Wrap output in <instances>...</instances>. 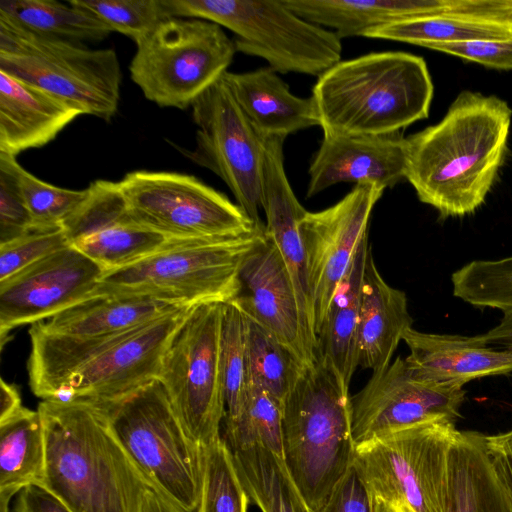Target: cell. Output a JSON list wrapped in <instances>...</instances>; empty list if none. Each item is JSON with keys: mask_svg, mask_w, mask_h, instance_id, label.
Returning a JSON list of instances; mask_svg holds the SVG:
<instances>
[{"mask_svg": "<svg viewBox=\"0 0 512 512\" xmlns=\"http://www.w3.org/2000/svg\"><path fill=\"white\" fill-rule=\"evenodd\" d=\"M512 110L496 96L458 94L444 118L405 138V179L441 217L480 207L503 163Z\"/></svg>", "mask_w": 512, "mask_h": 512, "instance_id": "1", "label": "cell"}, {"mask_svg": "<svg viewBox=\"0 0 512 512\" xmlns=\"http://www.w3.org/2000/svg\"><path fill=\"white\" fill-rule=\"evenodd\" d=\"M46 488L73 512H142L148 483L105 411L81 400H42Z\"/></svg>", "mask_w": 512, "mask_h": 512, "instance_id": "2", "label": "cell"}, {"mask_svg": "<svg viewBox=\"0 0 512 512\" xmlns=\"http://www.w3.org/2000/svg\"><path fill=\"white\" fill-rule=\"evenodd\" d=\"M311 97L324 135H387L428 117L433 83L422 57L374 52L329 68Z\"/></svg>", "mask_w": 512, "mask_h": 512, "instance_id": "3", "label": "cell"}, {"mask_svg": "<svg viewBox=\"0 0 512 512\" xmlns=\"http://www.w3.org/2000/svg\"><path fill=\"white\" fill-rule=\"evenodd\" d=\"M349 385L315 349L282 405L283 460L314 512L354 462Z\"/></svg>", "mask_w": 512, "mask_h": 512, "instance_id": "4", "label": "cell"}, {"mask_svg": "<svg viewBox=\"0 0 512 512\" xmlns=\"http://www.w3.org/2000/svg\"><path fill=\"white\" fill-rule=\"evenodd\" d=\"M264 239V228L229 238L186 239L133 265L105 271L91 295L150 296L184 306L227 303L240 292L245 258Z\"/></svg>", "mask_w": 512, "mask_h": 512, "instance_id": "5", "label": "cell"}, {"mask_svg": "<svg viewBox=\"0 0 512 512\" xmlns=\"http://www.w3.org/2000/svg\"><path fill=\"white\" fill-rule=\"evenodd\" d=\"M98 406L149 487L184 511L197 512L204 449L184 430L161 382Z\"/></svg>", "mask_w": 512, "mask_h": 512, "instance_id": "6", "label": "cell"}, {"mask_svg": "<svg viewBox=\"0 0 512 512\" xmlns=\"http://www.w3.org/2000/svg\"><path fill=\"white\" fill-rule=\"evenodd\" d=\"M168 17L207 20L233 35L236 52L264 59L275 72L320 76L341 61L337 34L290 10L283 0H162Z\"/></svg>", "mask_w": 512, "mask_h": 512, "instance_id": "7", "label": "cell"}, {"mask_svg": "<svg viewBox=\"0 0 512 512\" xmlns=\"http://www.w3.org/2000/svg\"><path fill=\"white\" fill-rule=\"evenodd\" d=\"M0 71L41 89L81 114L110 120L122 72L114 49L39 35L0 18Z\"/></svg>", "mask_w": 512, "mask_h": 512, "instance_id": "8", "label": "cell"}, {"mask_svg": "<svg viewBox=\"0 0 512 512\" xmlns=\"http://www.w3.org/2000/svg\"><path fill=\"white\" fill-rule=\"evenodd\" d=\"M459 434L456 422L420 423L357 446L353 464L374 499L403 512H446Z\"/></svg>", "mask_w": 512, "mask_h": 512, "instance_id": "9", "label": "cell"}, {"mask_svg": "<svg viewBox=\"0 0 512 512\" xmlns=\"http://www.w3.org/2000/svg\"><path fill=\"white\" fill-rule=\"evenodd\" d=\"M132 81L160 107L186 109L230 66L235 45L216 23L167 17L136 43Z\"/></svg>", "mask_w": 512, "mask_h": 512, "instance_id": "10", "label": "cell"}, {"mask_svg": "<svg viewBox=\"0 0 512 512\" xmlns=\"http://www.w3.org/2000/svg\"><path fill=\"white\" fill-rule=\"evenodd\" d=\"M224 303L193 306L172 337L158 380L188 436L202 447L221 438L225 402L220 362Z\"/></svg>", "mask_w": 512, "mask_h": 512, "instance_id": "11", "label": "cell"}, {"mask_svg": "<svg viewBox=\"0 0 512 512\" xmlns=\"http://www.w3.org/2000/svg\"><path fill=\"white\" fill-rule=\"evenodd\" d=\"M118 185L131 217L170 238H229L265 227H258L238 204L191 175L134 171Z\"/></svg>", "mask_w": 512, "mask_h": 512, "instance_id": "12", "label": "cell"}, {"mask_svg": "<svg viewBox=\"0 0 512 512\" xmlns=\"http://www.w3.org/2000/svg\"><path fill=\"white\" fill-rule=\"evenodd\" d=\"M191 107L197 126L196 146L187 155L220 177L251 220L264 227L259 209L265 139L254 129L223 76Z\"/></svg>", "mask_w": 512, "mask_h": 512, "instance_id": "13", "label": "cell"}, {"mask_svg": "<svg viewBox=\"0 0 512 512\" xmlns=\"http://www.w3.org/2000/svg\"><path fill=\"white\" fill-rule=\"evenodd\" d=\"M463 387L418 377L397 357L374 372L351 397V433L355 448L375 438L431 421L456 422L465 400Z\"/></svg>", "mask_w": 512, "mask_h": 512, "instance_id": "14", "label": "cell"}, {"mask_svg": "<svg viewBox=\"0 0 512 512\" xmlns=\"http://www.w3.org/2000/svg\"><path fill=\"white\" fill-rule=\"evenodd\" d=\"M384 190L379 185H355L333 206L307 211L301 220L315 338L358 246L368 235L373 208Z\"/></svg>", "mask_w": 512, "mask_h": 512, "instance_id": "15", "label": "cell"}, {"mask_svg": "<svg viewBox=\"0 0 512 512\" xmlns=\"http://www.w3.org/2000/svg\"><path fill=\"white\" fill-rule=\"evenodd\" d=\"M103 273L70 245L0 281L1 346L12 329L49 319L89 297Z\"/></svg>", "mask_w": 512, "mask_h": 512, "instance_id": "16", "label": "cell"}, {"mask_svg": "<svg viewBox=\"0 0 512 512\" xmlns=\"http://www.w3.org/2000/svg\"><path fill=\"white\" fill-rule=\"evenodd\" d=\"M192 307L145 324L83 366L71 377L58 400L100 405L124 398L158 380L166 349Z\"/></svg>", "mask_w": 512, "mask_h": 512, "instance_id": "17", "label": "cell"}, {"mask_svg": "<svg viewBox=\"0 0 512 512\" xmlns=\"http://www.w3.org/2000/svg\"><path fill=\"white\" fill-rule=\"evenodd\" d=\"M239 279L241 289L232 302L273 334L301 364L311 362L315 349L306 337L290 274L266 236L245 258Z\"/></svg>", "mask_w": 512, "mask_h": 512, "instance_id": "18", "label": "cell"}, {"mask_svg": "<svg viewBox=\"0 0 512 512\" xmlns=\"http://www.w3.org/2000/svg\"><path fill=\"white\" fill-rule=\"evenodd\" d=\"M284 136L265 139L261 207L265 236L278 249L293 283L306 337L316 349L307 273V260L300 223L306 210L289 183L284 167Z\"/></svg>", "mask_w": 512, "mask_h": 512, "instance_id": "19", "label": "cell"}, {"mask_svg": "<svg viewBox=\"0 0 512 512\" xmlns=\"http://www.w3.org/2000/svg\"><path fill=\"white\" fill-rule=\"evenodd\" d=\"M307 197L338 183L395 186L405 178L402 132L377 136L324 135L309 170Z\"/></svg>", "mask_w": 512, "mask_h": 512, "instance_id": "20", "label": "cell"}, {"mask_svg": "<svg viewBox=\"0 0 512 512\" xmlns=\"http://www.w3.org/2000/svg\"><path fill=\"white\" fill-rule=\"evenodd\" d=\"M405 358L420 378L464 387L470 381L512 373V351L486 345L480 335L426 333L409 328L402 339Z\"/></svg>", "mask_w": 512, "mask_h": 512, "instance_id": "21", "label": "cell"}, {"mask_svg": "<svg viewBox=\"0 0 512 512\" xmlns=\"http://www.w3.org/2000/svg\"><path fill=\"white\" fill-rule=\"evenodd\" d=\"M303 19L334 31L340 39L393 23L462 15L466 0H283Z\"/></svg>", "mask_w": 512, "mask_h": 512, "instance_id": "22", "label": "cell"}, {"mask_svg": "<svg viewBox=\"0 0 512 512\" xmlns=\"http://www.w3.org/2000/svg\"><path fill=\"white\" fill-rule=\"evenodd\" d=\"M81 112L0 71V152L12 156L51 142Z\"/></svg>", "mask_w": 512, "mask_h": 512, "instance_id": "23", "label": "cell"}, {"mask_svg": "<svg viewBox=\"0 0 512 512\" xmlns=\"http://www.w3.org/2000/svg\"><path fill=\"white\" fill-rule=\"evenodd\" d=\"M412 323L406 294L383 279L369 247L361 290L358 366L373 373L386 368Z\"/></svg>", "mask_w": 512, "mask_h": 512, "instance_id": "24", "label": "cell"}, {"mask_svg": "<svg viewBox=\"0 0 512 512\" xmlns=\"http://www.w3.org/2000/svg\"><path fill=\"white\" fill-rule=\"evenodd\" d=\"M238 105L266 139L320 126L312 97L291 93L289 86L270 67L223 75Z\"/></svg>", "mask_w": 512, "mask_h": 512, "instance_id": "25", "label": "cell"}, {"mask_svg": "<svg viewBox=\"0 0 512 512\" xmlns=\"http://www.w3.org/2000/svg\"><path fill=\"white\" fill-rule=\"evenodd\" d=\"M184 307L150 296L91 295L39 323L51 333L101 336L134 329Z\"/></svg>", "mask_w": 512, "mask_h": 512, "instance_id": "26", "label": "cell"}, {"mask_svg": "<svg viewBox=\"0 0 512 512\" xmlns=\"http://www.w3.org/2000/svg\"><path fill=\"white\" fill-rule=\"evenodd\" d=\"M484 434L460 431L450 452L446 512H512L485 451Z\"/></svg>", "mask_w": 512, "mask_h": 512, "instance_id": "27", "label": "cell"}, {"mask_svg": "<svg viewBox=\"0 0 512 512\" xmlns=\"http://www.w3.org/2000/svg\"><path fill=\"white\" fill-rule=\"evenodd\" d=\"M368 235L358 246L316 336V349L350 385L358 367V324Z\"/></svg>", "mask_w": 512, "mask_h": 512, "instance_id": "28", "label": "cell"}, {"mask_svg": "<svg viewBox=\"0 0 512 512\" xmlns=\"http://www.w3.org/2000/svg\"><path fill=\"white\" fill-rule=\"evenodd\" d=\"M46 448L39 412L23 407L0 423V491L19 492L40 485L45 472Z\"/></svg>", "mask_w": 512, "mask_h": 512, "instance_id": "29", "label": "cell"}, {"mask_svg": "<svg viewBox=\"0 0 512 512\" xmlns=\"http://www.w3.org/2000/svg\"><path fill=\"white\" fill-rule=\"evenodd\" d=\"M232 454L249 499L262 512H314L297 489L281 456L261 445Z\"/></svg>", "mask_w": 512, "mask_h": 512, "instance_id": "30", "label": "cell"}, {"mask_svg": "<svg viewBox=\"0 0 512 512\" xmlns=\"http://www.w3.org/2000/svg\"><path fill=\"white\" fill-rule=\"evenodd\" d=\"M186 239L167 237L136 222L130 215L75 241L72 246L105 271L124 268L169 249Z\"/></svg>", "mask_w": 512, "mask_h": 512, "instance_id": "31", "label": "cell"}, {"mask_svg": "<svg viewBox=\"0 0 512 512\" xmlns=\"http://www.w3.org/2000/svg\"><path fill=\"white\" fill-rule=\"evenodd\" d=\"M0 18L30 32L74 42L101 41L111 30L88 11L53 0H1Z\"/></svg>", "mask_w": 512, "mask_h": 512, "instance_id": "32", "label": "cell"}, {"mask_svg": "<svg viewBox=\"0 0 512 512\" xmlns=\"http://www.w3.org/2000/svg\"><path fill=\"white\" fill-rule=\"evenodd\" d=\"M364 37L405 42L424 47L429 43L512 39V22L443 15L393 23L372 29Z\"/></svg>", "mask_w": 512, "mask_h": 512, "instance_id": "33", "label": "cell"}, {"mask_svg": "<svg viewBox=\"0 0 512 512\" xmlns=\"http://www.w3.org/2000/svg\"><path fill=\"white\" fill-rule=\"evenodd\" d=\"M245 320L250 380L282 407L303 364L264 327L246 315Z\"/></svg>", "mask_w": 512, "mask_h": 512, "instance_id": "34", "label": "cell"}, {"mask_svg": "<svg viewBox=\"0 0 512 512\" xmlns=\"http://www.w3.org/2000/svg\"><path fill=\"white\" fill-rule=\"evenodd\" d=\"M220 362L227 426L239 418L250 384L245 315L232 301L223 308Z\"/></svg>", "mask_w": 512, "mask_h": 512, "instance_id": "35", "label": "cell"}, {"mask_svg": "<svg viewBox=\"0 0 512 512\" xmlns=\"http://www.w3.org/2000/svg\"><path fill=\"white\" fill-rule=\"evenodd\" d=\"M231 452L261 445L283 458L282 407L250 380L239 418L225 426L222 438Z\"/></svg>", "mask_w": 512, "mask_h": 512, "instance_id": "36", "label": "cell"}, {"mask_svg": "<svg viewBox=\"0 0 512 512\" xmlns=\"http://www.w3.org/2000/svg\"><path fill=\"white\" fill-rule=\"evenodd\" d=\"M203 449L202 489L197 512H247L249 496L225 441L221 437Z\"/></svg>", "mask_w": 512, "mask_h": 512, "instance_id": "37", "label": "cell"}, {"mask_svg": "<svg viewBox=\"0 0 512 512\" xmlns=\"http://www.w3.org/2000/svg\"><path fill=\"white\" fill-rule=\"evenodd\" d=\"M17 178L34 231L62 229L88 193L87 188L70 190L44 182L20 164L17 167Z\"/></svg>", "mask_w": 512, "mask_h": 512, "instance_id": "38", "label": "cell"}, {"mask_svg": "<svg viewBox=\"0 0 512 512\" xmlns=\"http://www.w3.org/2000/svg\"><path fill=\"white\" fill-rule=\"evenodd\" d=\"M135 43L148 36L168 17L162 0H69Z\"/></svg>", "mask_w": 512, "mask_h": 512, "instance_id": "39", "label": "cell"}, {"mask_svg": "<svg viewBox=\"0 0 512 512\" xmlns=\"http://www.w3.org/2000/svg\"><path fill=\"white\" fill-rule=\"evenodd\" d=\"M16 156L0 152V245L33 232L17 178Z\"/></svg>", "mask_w": 512, "mask_h": 512, "instance_id": "40", "label": "cell"}, {"mask_svg": "<svg viewBox=\"0 0 512 512\" xmlns=\"http://www.w3.org/2000/svg\"><path fill=\"white\" fill-rule=\"evenodd\" d=\"M70 245L63 229L33 231L0 245V281Z\"/></svg>", "mask_w": 512, "mask_h": 512, "instance_id": "41", "label": "cell"}, {"mask_svg": "<svg viewBox=\"0 0 512 512\" xmlns=\"http://www.w3.org/2000/svg\"><path fill=\"white\" fill-rule=\"evenodd\" d=\"M424 48L454 55L489 68L512 69V39L437 42L426 44Z\"/></svg>", "mask_w": 512, "mask_h": 512, "instance_id": "42", "label": "cell"}, {"mask_svg": "<svg viewBox=\"0 0 512 512\" xmlns=\"http://www.w3.org/2000/svg\"><path fill=\"white\" fill-rule=\"evenodd\" d=\"M320 512H375V501L354 464L339 480Z\"/></svg>", "mask_w": 512, "mask_h": 512, "instance_id": "43", "label": "cell"}, {"mask_svg": "<svg viewBox=\"0 0 512 512\" xmlns=\"http://www.w3.org/2000/svg\"><path fill=\"white\" fill-rule=\"evenodd\" d=\"M485 451L494 474L512 502V428L483 436Z\"/></svg>", "mask_w": 512, "mask_h": 512, "instance_id": "44", "label": "cell"}, {"mask_svg": "<svg viewBox=\"0 0 512 512\" xmlns=\"http://www.w3.org/2000/svg\"><path fill=\"white\" fill-rule=\"evenodd\" d=\"M12 512H73L46 488L31 484L16 494Z\"/></svg>", "mask_w": 512, "mask_h": 512, "instance_id": "45", "label": "cell"}, {"mask_svg": "<svg viewBox=\"0 0 512 512\" xmlns=\"http://www.w3.org/2000/svg\"><path fill=\"white\" fill-rule=\"evenodd\" d=\"M501 311L503 315L498 325L480 337L486 345L512 351V306Z\"/></svg>", "mask_w": 512, "mask_h": 512, "instance_id": "46", "label": "cell"}, {"mask_svg": "<svg viewBox=\"0 0 512 512\" xmlns=\"http://www.w3.org/2000/svg\"><path fill=\"white\" fill-rule=\"evenodd\" d=\"M23 408L17 387L0 380V423L13 417Z\"/></svg>", "mask_w": 512, "mask_h": 512, "instance_id": "47", "label": "cell"}, {"mask_svg": "<svg viewBox=\"0 0 512 512\" xmlns=\"http://www.w3.org/2000/svg\"><path fill=\"white\" fill-rule=\"evenodd\" d=\"M142 512H186L162 494L152 488H148L142 505Z\"/></svg>", "mask_w": 512, "mask_h": 512, "instance_id": "48", "label": "cell"}, {"mask_svg": "<svg viewBox=\"0 0 512 512\" xmlns=\"http://www.w3.org/2000/svg\"><path fill=\"white\" fill-rule=\"evenodd\" d=\"M18 492L15 490H1L0 491V512H9L8 506L11 498Z\"/></svg>", "mask_w": 512, "mask_h": 512, "instance_id": "49", "label": "cell"}, {"mask_svg": "<svg viewBox=\"0 0 512 512\" xmlns=\"http://www.w3.org/2000/svg\"><path fill=\"white\" fill-rule=\"evenodd\" d=\"M374 501H375V512H395V510L390 505H388L380 500L374 499Z\"/></svg>", "mask_w": 512, "mask_h": 512, "instance_id": "50", "label": "cell"}, {"mask_svg": "<svg viewBox=\"0 0 512 512\" xmlns=\"http://www.w3.org/2000/svg\"><path fill=\"white\" fill-rule=\"evenodd\" d=\"M392 508H393V507H392ZM393 509L395 510V512H403V511H401V510H399V509H395V508H393Z\"/></svg>", "mask_w": 512, "mask_h": 512, "instance_id": "51", "label": "cell"}]
</instances>
